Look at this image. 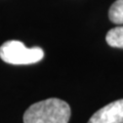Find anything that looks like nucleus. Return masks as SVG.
Segmentation results:
<instances>
[{
	"label": "nucleus",
	"mask_w": 123,
	"mask_h": 123,
	"mask_svg": "<svg viewBox=\"0 0 123 123\" xmlns=\"http://www.w3.org/2000/svg\"><path fill=\"white\" fill-rule=\"evenodd\" d=\"M106 41L112 47L123 49V26L111 29L106 35Z\"/></svg>",
	"instance_id": "nucleus-4"
},
{
	"label": "nucleus",
	"mask_w": 123,
	"mask_h": 123,
	"mask_svg": "<svg viewBox=\"0 0 123 123\" xmlns=\"http://www.w3.org/2000/svg\"><path fill=\"white\" fill-rule=\"evenodd\" d=\"M110 21L117 25L123 24V0H116L109 10Z\"/></svg>",
	"instance_id": "nucleus-5"
},
{
	"label": "nucleus",
	"mask_w": 123,
	"mask_h": 123,
	"mask_svg": "<svg viewBox=\"0 0 123 123\" xmlns=\"http://www.w3.org/2000/svg\"><path fill=\"white\" fill-rule=\"evenodd\" d=\"M87 123H123V99L103 107L92 115Z\"/></svg>",
	"instance_id": "nucleus-3"
},
{
	"label": "nucleus",
	"mask_w": 123,
	"mask_h": 123,
	"mask_svg": "<svg viewBox=\"0 0 123 123\" xmlns=\"http://www.w3.org/2000/svg\"><path fill=\"white\" fill-rule=\"evenodd\" d=\"M71 108L60 98H47L30 106L24 114V123H69Z\"/></svg>",
	"instance_id": "nucleus-1"
},
{
	"label": "nucleus",
	"mask_w": 123,
	"mask_h": 123,
	"mask_svg": "<svg viewBox=\"0 0 123 123\" xmlns=\"http://www.w3.org/2000/svg\"><path fill=\"white\" fill-rule=\"evenodd\" d=\"M44 51L40 47L28 48L18 40H9L0 46V57L10 65H31L40 62Z\"/></svg>",
	"instance_id": "nucleus-2"
}]
</instances>
